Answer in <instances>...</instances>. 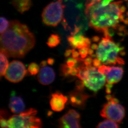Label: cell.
<instances>
[{"label":"cell","mask_w":128,"mask_h":128,"mask_svg":"<svg viewBox=\"0 0 128 128\" xmlns=\"http://www.w3.org/2000/svg\"><path fill=\"white\" fill-rule=\"evenodd\" d=\"M0 76H5L6 70L8 66V62L6 55L3 52H0Z\"/></svg>","instance_id":"cell-17"},{"label":"cell","mask_w":128,"mask_h":128,"mask_svg":"<svg viewBox=\"0 0 128 128\" xmlns=\"http://www.w3.org/2000/svg\"><path fill=\"white\" fill-rule=\"evenodd\" d=\"M91 48L96 51V54L92 55V57L96 58L101 65L124 64L122 57L125 54L124 48L114 41L110 36H104L98 44H92Z\"/></svg>","instance_id":"cell-3"},{"label":"cell","mask_w":128,"mask_h":128,"mask_svg":"<svg viewBox=\"0 0 128 128\" xmlns=\"http://www.w3.org/2000/svg\"><path fill=\"white\" fill-rule=\"evenodd\" d=\"M60 39L59 35L52 34L49 37L47 41V45L51 48H54L58 46L60 43Z\"/></svg>","instance_id":"cell-19"},{"label":"cell","mask_w":128,"mask_h":128,"mask_svg":"<svg viewBox=\"0 0 128 128\" xmlns=\"http://www.w3.org/2000/svg\"><path fill=\"white\" fill-rule=\"evenodd\" d=\"M79 62L77 59L75 58H69L67 59L66 64L70 67H75L77 68L78 64Z\"/></svg>","instance_id":"cell-23"},{"label":"cell","mask_w":128,"mask_h":128,"mask_svg":"<svg viewBox=\"0 0 128 128\" xmlns=\"http://www.w3.org/2000/svg\"><path fill=\"white\" fill-rule=\"evenodd\" d=\"M37 78L38 81L42 85H50L54 80L55 73L51 67H42L38 72Z\"/></svg>","instance_id":"cell-12"},{"label":"cell","mask_w":128,"mask_h":128,"mask_svg":"<svg viewBox=\"0 0 128 128\" xmlns=\"http://www.w3.org/2000/svg\"><path fill=\"white\" fill-rule=\"evenodd\" d=\"M72 50H70V49L67 50L64 53V56L66 57H69L70 56L71 54H72Z\"/></svg>","instance_id":"cell-29"},{"label":"cell","mask_w":128,"mask_h":128,"mask_svg":"<svg viewBox=\"0 0 128 128\" xmlns=\"http://www.w3.org/2000/svg\"><path fill=\"white\" fill-rule=\"evenodd\" d=\"M28 70L30 75L32 76H35L40 71V67L36 63H32L29 65L28 67Z\"/></svg>","instance_id":"cell-22"},{"label":"cell","mask_w":128,"mask_h":128,"mask_svg":"<svg viewBox=\"0 0 128 128\" xmlns=\"http://www.w3.org/2000/svg\"><path fill=\"white\" fill-rule=\"evenodd\" d=\"M97 128H116L119 127L116 122L111 120L107 119L98 124Z\"/></svg>","instance_id":"cell-18"},{"label":"cell","mask_w":128,"mask_h":128,"mask_svg":"<svg viewBox=\"0 0 128 128\" xmlns=\"http://www.w3.org/2000/svg\"><path fill=\"white\" fill-rule=\"evenodd\" d=\"M98 70L105 75L106 79V93L110 94L111 91L112 85L118 82L122 78L123 69L121 67L102 65L98 68Z\"/></svg>","instance_id":"cell-8"},{"label":"cell","mask_w":128,"mask_h":128,"mask_svg":"<svg viewBox=\"0 0 128 128\" xmlns=\"http://www.w3.org/2000/svg\"><path fill=\"white\" fill-rule=\"evenodd\" d=\"M35 36L26 24L12 21L0 35V52L8 57L22 58L33 48Z\"/></svg>","instance_id":"cell-2"},{"label":"cell","mask_w":128,"mask_h":128,"mask_svg":"<svg viewBox=\"0 0 128 128\" xmlns=\"http://www.w3.org/2000/svg\"><path fill=\"white\" fill-rule=\"evenodd\" d=\"M106 98L108 102L103 106L100 115L117 123H120L125 115L124 108L119 103L116 98L110 95L106 96Z\"/></svg>","instance_id":"cell-7"},{"label":"cell","mask_w":128,"mask_h":128,"mask_svg":"<svg viewBox=\"0 0 128 128\" xmlns=\"http://www.w3.org/2000/svg\"><path fill=\"white\" fill-rule=\"evenodd\" d=\"M68 98L59 92L52 94L50 100V104L52 110L60 112L64 109L65 104L68 101Z\"/></svg>","instance_id":"cell-13"},{"label":"cell","mask_w":128,"mask_h":128,"mask_svg":"<svg viewBox=\"0 0 128 128\" xmlns=\"http://www.w3.org/2000/svg\"><path fill=\"white\" fill-rule=\"evenodd\" d=\"M76 76L84 82L85 86L91 90L98 92L106 83L105 75L98 70L93 64L86 66L81 64L77 67Z\"/></svg>","instance_id":"cell-4"},{"label":"cell","mask_w":128,"mask_h":128,"mask_svg":"<svg viewBox=\"0 0 128 128\" xmlns=\"http://www.w3.org/2000/svg\"><path fill=\"white\" fill-rule=\"evenodd\" d=\"M47 62L46 60H43L41 62L40 64V66L41 67H44L46 66L47 65Z\"/></svg>","instance_id":"cell-31"},{"label":"cell","mask_w":128,"mask_h":128,"mask_svg":"<svg viewBox=\"0 0 128 128\" xmlns=\"http://www.w3.org/2000/svg\"><path fill=\"white\" fill-rule=\"evenodd\" d=\"M67 40L70 46L74 48L79 50L84 47L90 48V40L83 35L81 30L68 36Z\"/></svg>","instance_id":"cell-10"},{"label":"cell","mask_w":128,"mask_h":128,"mask_svg":"<svg viewBox=\"0 0 128 128\" xmlns=\"http://www.w3.org/2000/svg\"><path fill=\"white\" fill-rule=\"evenodd\" d=\"M65 8L63 0H56L50 3L44 8L42 14L44 23L52 27L58 26L63 19Z\"/></svg>","instance_id":"cell-6"},{"label":"cell","mask_w":128,"mask_h":128,"mask_svg":"<svg viewBox=\"0 0 128 128\" xmlns=\"http://www.w3.org/2000/svg\"><path fill=\"white\" fill-rule=\"evenodd\" d=\"M92 61L93 59H92V57H88L84 59V63L86 65H90L92 64Z\"/></svg>","instance_id":"cell-27"},{"label":"cell","mask_w":128,"mask_h":128,"mask_svg":"<svg viewBox=\"0 0 128 128\" xmlns=\"http://www.w3.org/2000/svg\"><path fill=\"white\" fill-rule=\"evenodd\" d=\"M90 48L84 47L78 50V52L80 54V56L82 58H85L88 54V49Z\"/></svg>","instance_id":"cell-24"},{"label":"cell","mask_w":128,"mask_h":128,"mask_svg":"<svg viewBox=\"0 0 128 128\" xmlns=\"http://www.w3.org/2000/svg\"><path fill=\"white\" fill-rule=\"evenodd\" d=\"M76 86L77 89L80 90H83L85 86L82 80L80 81L79 80H77L76 82Z\"/></svg>","instance_id":"cell-25"},{"label":"cell","mask_w":128,"mask_h":128,"mask_svg":"<svg viewBox=\"0 0 128 128\" xmlns=\"http://www.w3.org/2000/svg\"><path fill=\"white\" fill-rule=\"evenodd\" d=\"M0 20V32L1 34L2 33L4 32L8 29L10 26V22H9L7 19L4 17H1Z\"/></svg>","instance_id":"cell-21"},{"label":"cell","mask_w":128,"mask_h":128,"mask_svg":"<svg viewBox=\"0 0 128 128\" xmlns=\"http://www.w3.org/2000/svg\"><path fill=\"white\" fill-rule=\"evenodd\" d=\"M69 102L72 106L78 108H84L85 104L89 96L83 92V90L76 89L69 92L68 95Z\"/></svg>","instance_id":"cell-11"},{"label":"cell","mask_w":128,"mask_h":128,"mask_svg":"<svg viewBox=\"0 0 128 128\" xmlns=\"http://www.w3.org/2000/svg\"><path fill=\"white\" fill-rule=\"evenodd\" d=\"M27 72L23 63L14 60L9 64L5 73V78L10 82L17 83L23 80Z\"/></svg>","instance_id":"cell-9"},{"label":"cell","mask_w":128,"mask_h":128,"mask_svg":"<svg viewBox=\"0 0 128 128\" xmlns=\"http://www.w3.org/2000/svg\"><path fill=\"white\" fill-rule=\"evenodd\" d=\"M72 58H78L80 54L79 52H78L77 51H76L75 48H73L72 49Z\"/></svg>","instance_id":"cell-28"},{"label":"cell","mask_w":128,"mask_h":128,"mask_svg":"<svg viewBox=\"0 0 128 128\" xmlns=\"http://www.w3.org/2000/svg\"><path fill=\"white\" fill-rule=\"evenodd\" d=\"M9 107L12 112L16 114L22 112L25 109V104L22 98L20 96H16L14 91L11 93Z\"/></svg>","instance_id":"cell-15"},{"label":"cell","mask_w":128,"mask_h":128,"mask_svg":"<svg viewBox=\"0 0 128 128\" xmlns=\"http://www.w3.org/2000/svg\"><path fill=\"white\" fill-rule=\"evenodd\" d=\"M12 4L21 14L28 11L32 6V0H12Z\"/></svg>","instance_id":"cell-16"},{"label":"cell","mask_w":128,"mask_h":128,"mask_svg":"<svg viewBox=\"0 0 128 128\" xmlns=\"http://www.w3.org/2000/svg\"><path fill=\"white\" fill-rule=\"evenodd\" d=\"M72 67H70L67 64H62L60 66V70L62 74L65 77H67L71 76V72L72 70Z\"/></svg>","instance_id":"cell-20"},{"label":"cell","mask_w":128,"mask_h":128,"mask_svg":"<svg viewBox=\"0 0 128 128\" xmlns=\"http://www.w3.org/2000/svg\"><path fill=\"white\" fill-rule=\"evenodd\" d=\"M0 124L2 128H8V122L4 117L0 116Z\"/></svg>","instance_id":"cell-26"},{"label":"cell","mask_w":128,"mask_h":128,"mask_svg":"<svg viewBox=\"0 0 128 128\" xmlns=\"http://www.w3.org/2000/svg\"><path fill=\"white\" fill-rule=\"evenodd\" d=\"M58 125L60 128H81L80 118L75 117L68 112L59 118Z\"/></svg>","instance_id":"cell-14"},{"label":"cell","mask_w":128,"mask_h":128,"mask_svg":"<svg viewBox=\"0 0 128 128\" xmlns=\"http://www.w3.org/2000/svg\"><path fill=\"white\" fill-rule=\"evenodd\" d=\"M37 113L35 109L30 108L19 114L11 116L8 120V128H41L42 126L41 120L34 116Z\"/></svg>","instance_id":"cell-5"},{"label":"cell","mask_w":128,"mask_h":128,"mask_svg":"<svg viewBox=\"0 0 128 128\" xmlns=\"http://www.w3.org/2000/svg\"><path fill=\"white\" fill-rule=\"evenodd\" d=\"M47 63L50 65H53L55 62V60L53 58H48L47 60Z\"/></svg>","instance_id":"cell-30"},{"label":"cell","mask_w":128,"mask_h":128,"mask_svg":"<svg viewBox=\"0 0 128 128\" xmlns=\"http://www.w3.org/2000/svg\"><path fill=\"white\" fill-rule=\"evenodd\" d=\"M85 13L90 27L97 31L111 36L110 30L116 29L124 20L126 8L122 1L88 0Z\"/></svg>","instance_id":"cell-1"}]
</instances>
